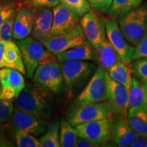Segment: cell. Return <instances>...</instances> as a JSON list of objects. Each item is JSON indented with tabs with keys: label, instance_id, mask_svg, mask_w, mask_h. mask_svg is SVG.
<instances>
[{
	"label": "cell",
	"instance_id": "b9f144b4",
	"mask_svg": "<svg viewBox=\"0 0 147 147\" xmlns=\"http://www.w3.org/2000/svg\"><path fill=\"white\" fill-rule=\"evenodd\" d=\"M1 84H0V93H1Z\"/></svg>",
	"mask_w": 147,
	"mask_h": 147
},
{
	"label": "cell",
	"instance_id": "7c38bea8",
	"mask_svg": "<svg viewBox=\"0 0 147 147\" xmlns=\"http://www.w3.org/2000/svg\"><path fill=\"white\" fill-rule=\"evenodd\" d=\"M87 40L80 24H78L71 32L66 34L53 36L46 41L43 45L49 51L57 55L82 45Z\"/></svg>",
	"mask_w": 147,
	"mask_h": 147
},
{
	"label": "cell",
	"instance_id": "6da1fadb",
	"mask_svg": "<svg viewBox=\"0 0 147 147\" xmlns=\"http://www.w3.org/2000/svg\"><path fill=\"white\" fill-rule=\"evenodd\" d=\"M49 92L36 82H28L23 91L14 97V107L39 118H50L53 105Z\"/></svg>",
	"mask_w": 147,
	"mask_h": 147
},
{
	"label": "cell",
	"instance_id": "484cf974",
	"mask_svg": "<svg viewBox=\"0 0 147 147\" xmlns=\"http://www.w3.org/2000/svg\"><path fill=\"white\" fill-rule=\"evenodd\" d=\"M59 137L61 146L74 147L76 146L78 136L76 127L71 125L67 120L62 119L60 121Z\"/></svg>",
	"mask_w": 147,
	"mask_h": 147
},
{
	"label": "cell",
	"instance_id": "277c9868",
	"mask_svg": "<svg viewBox=\"0 0 147 147\" xmlns=\"http://www.w3.org/2000/svg\"><path fill=\"white\" fill-rule=\"evenodd\" d=\"M59 63L68 95L89 78L96 68L94 63L87 61L63 60L59 61Z\"/></svg>",
	"mask_w": 147,
	"mask_h": 147
},
{
	"label": "cell",
	"instance_id": "4316f807",
	"mask_svg": "<svg viewBox=\"0 0 147 147\" xmlns=\"http://www.w3.org/2000/svg\"><path fill=\"white\" fill-rule=\"evenodd\" d=\"M144 1V0H113L108 14L121 16L139 7Z\"/></svg>",
	"mask_w": 147,
	"mask_h": 147
},
{
	"label": "cell",
	"instance_id": "836d02e7",
	"mask_svg": "<svg viewBox=\"0 0 147 147\" xmlns=\"http://www.w3.org/2000/svg\"><path fill=\"white\" fill-rule=\"evenodd\" d=\"M113 0H88L90 7L93 10L108 13Z\"/></svg>",
	"mask_w": 147,
	"mask_h": 147
},
{
	"label": "cell",
	"instance_id": "d6986e66",
	"mask_svg": "<svg viewBox=\"0 0 147 147\" xmlns=\"http://www.w3.org/2000/svg\"><path fill=\"white\" fill-rule=\"evenodd\" d=\"M4 67H9L19 71L23 75H26V69L19 47L16 42L12 40L5 43L3 53Z\"/></svg>",
	"mask_w": 147,
	"mask_h": 147
},
{
	"label": "cell",
	"instance_id": "ac0fdd59",
	"mask_svg": "<svg viewBox=\"0 0 147 147\" xmlns=\"http://www.w3.org/2000/svg\"><path fill=\"white\" fill-rule=\"evenodd\" d=\"M59 61L78 60L97 62V55L94 47L87 40L82 45L56 55Z\"/></svg>",
	"mask_w": 147,
	"mask_h": 147
},
{
	"label": "cell",
	"instance_id": "e0dca14e",
	"mask_svg": "<svg viewBox=\"0 0 147 147\" xmlns=\"http://www.w3.org/2000/svg\"><path fill=\"white\" fill-rule=\"evenodd\" d=\"M36 11V8L29 5L22 7L18 11L13 24L12 38L21 40L27 38L32 34Z\"/></svg>",
	"mask_w": 147,
	"mask_h": 147
},
{
	"label": "cell",
	"instance_id": "5b68a950",
	"mask_svg": "<svg viewBox=\"0 0 147 147\" xmlns=\"http://www.w3.org/2000/svg\"><path fill=\"white\" fill-rule=\"evenodd\" d=\"M106 100L112 117H127L129 109V91L119 82L110 78L106 70Z\"/></svg>",
	"mask_w": 147,
	"mask_h": 147
},
{
	"label": "cell",
	"instance_id": "1f68e13d",
	"mask_svg": "<svg viewBox=\"0 0 147 147\" xmlns=\"http://www.w3.org/2000/svg\"><path fill=\"white\" fill-rule=\"evenodd\" d=\"M16 13L12 14L6 21L0 25V42H8L11 41L13 33V24Z\"/></svg>",
	"mask_w": 147,
	"mask_h": 147
},
{
	"label": "cell",
	"instance_id": "4fadbf2b",
	"mask_svg": "<svg viewBox=\"0 0 147 147\" xmlns=\"http://www.w3.org/2000/svg\"><path fill=\"white\" fill-rule=\"evenodd\" d=\"M80 25L87 40L95 49L107 38L106 25L102 18L93 11L89 10L82 16Z\"/></svg>",
	"mask_w": 147,
	"mask_h": 147
},
{
	"label": "cell",
	"instance_id": "603a6c76",
	"mask_svg": "<svg viewBox=\"0 0 147 147\" xmlns=\"http://www.w3.org/2000/svg\"><path fill=\"white\" fill-rule=\"evenodd\" d=\"M138 106L147 108V83L133 76L129 93V108Z\"/></svg>",
	"mask_w": 147,
	"mask_h": 147
},
{
	"label": "cell",
	"instance_id": "d6a6232c",
	"mask_svg": "<svg viewBox=\"0 0 147 147\" xmlns=\"http://www.w3.org/2000/svg\"><path fill=\"white\" fill-rule=\"evenodd\" d=\"M14 110V100H0V125L8 121Z\"/></svg>",
	"mask_w": 147,
	"mask_h": 147
},
{
	"label": "cell",
	"instance_id": "8992f818",
	"mask_svg": "<svg viewBox=\"0 0 147 147\" xmlns=\"http://www.w3.org/2000/svg\"><path fill=\"white\" fill-rule=\"evenodd\" d=\"M16 43L19 47L23 57L26 76L28 78H32L47 49L32 36L17 40Z\"/></svg>",
	"mask_w": 147,
	"mask_h": 147
},
{
	"label": "cell",
	"instance_id": "2e32d148",
	"mask_svg": "<svg viewBox=\"0 0 147 147\" xmlns=\"http://www.w3.org/2000/svg\"><path fill=\"white\" fill-rule=\"evenodd\" d=\"M110 139L120 147L131 146L140 136L130 127L127 117H113Z\"/></svg>",
	"mask_w": 147,
	"mask_h": 147
},
{
	"label": "cell",
	"instance_id": "74e56055",
	"mask_svg": "<svg viewBox=\"0 0 147 147\" xmlns=\"http://www.w3.org/2000/svg\"><path fill=\"white\" fill-rule=\"evenodd\" d=\"M16 96H17V94L14 89L9 87H1V93H0V100H14V97Z\"/></svg>",
	"mask_w": 147,
	"mask_h": 147
},
{
	"label": "cell",
	"instance_id": "ffe728a7",
	"mask_svg": "<svg viewBox=\"0 0 147 147\" xmlns=\"http://www.w3.org/2000/svg\"><path fill=\"white\" fill-rule=\"evenodd\" d=\"M0 84L1 87H9L14 89L17 95L26 86L23 74L9 67L0 68Z\"/></svg>",
	"mask_w": 147,
	"mask_h": 147
},
{
	"label": "cell",
	"instance_id": "8d00e7d4",
	"mask_svg": "<svg viewBox=\"0 0 147 147\" xmlns=\"http://www.w3.org/2000/svg\"><path fill=\"white\" fill-rule=\"evenodd\" d=\"M101 146L102 144L93 142L89 139L80 136L78 137L76 144V147H98Z\"/></svg>",
	"mask_w": 147,
	"mask_h": 147
},
{
	"label": "cell",
	"instance_id": "4dcf8cb0",
	"mask_svg": "<svg viewBox=\"0 0 147 147\" xmlns=\"http://www.w3.org/2000/svg\"><path fill=\"white\" fill-rule=\"evenodd\" d=\"M18 5L15 0H0V25L16 13Z\"/></svg>",
	"mask_w": 147,
	"mask_h": 147
},
{
	"label": "cell",
	"instance_id": "5bb4252c",
	"mask_svg": "<svg viewBox=\"0 0 147 147\" xmlns=\"http://www.w3.org/2000/svg\"><path fill=\"white\" fill-rule=\"evenodd\" d=\"M53 12L52 32L54 36L71 32L80 22L78 14L61 3L53 8Z\"/></svg>",
	"mask_w": 147,
	"mask_h": 147
},
{
	"label": "cell",
	"instance_id": "8fae6325",
	"mask_svg": "<svg viewBox=\"0 0 147 147\" xmlns=\"http://www.w3.org/2000/svg\"><path fill=\"white\" fill-rule=\"evenodd\" d=\"M112 122L113 118L108 117L78 125L75 127L78 136L102 144L110 139Z\"/></svg>",
	"mask_w": 147,
	"mask_h": 147
},
{
	"label": "cell",
	"instance_id": "9c48e42d",
	"mask_svg": "<svg viewBox=\"0 0 147 147\" xmlns=\"http://www.w3.org/2000/svg\"><path fill=\"white\" fill-rule=\"evenodd\" d=\"M8 121L11 133L15 130H22L35 136H40L45 133L47 129V124L43 119L22 111L15 107Z\"/></svg>",
	"mask_w": 147,
	"mask_h": 147
},
{
	"label": "cell",
	"instance_id": "e575fe53",
	"mask_svg": "<svg viewBox=\"0 0 147 147\" xmlns=\"http://www.w3.org/2000/svg\"><path fill=\"white\" fill-rule=\"evenodd\" d=\"M143 57H147V32L134 47L133 61Z\"/></svg>",
	"mask_w": 147,
	"mask_h": 147
},
{
	"label": "cell",
	"instance_id": "60d3db41",
	"mask_svg": "<svg viewBox=\"0 0 147 147\" xmlns=\"http://www.w3.org/2000/svg\"><path fill=\"white\" fill-rule=\"evenodd\" d=\"M5 138L3 133L0 132V146H13V145Z\"/></svg>",
	"mask_w": 147,
	"mask_h": 147
},
{
	"label": "cell",
	"instance_id": "d590c367",
	"mask_svg": "<svg viewBox=\"0 0 147 147\" xmlns=\"http://www.w3.org/2000/svg\"><path fill=\"white\" fill-rule=\"evenodd\" d=\"M61 3L60 0H27L25 1L26 5H29L33 8H54Z\"/></svg>",
	"mask_w": 147,
	"mask_h": 147
},
{
	"label": "cell",
	"instance_id": "d4e9b609",
	"mask_svg": "<svg viewBox=\"0 0 147 147\" xmlns=\"http://www.w3.org/2000/svg\"><path fill=\"white\" fill-rule=\"evenodd\" d=\"M60 122L53 120L47 124V131L39 138L41 147H60Z\"/></svg>",
	"mask_w": 147,
	"mask_h": 147
},
{
	"label": "cell",
	"instance_id": "83f0119b",
	"mask_svg": "<svg viewBox=\"0 0 147 147\" xmlns=\"http://www.w3.org/2000/svg\"><path fill=\"white\" fill-rule=\"evenodd\" d=\"M11 134L18 147H41L39 139L32 134L22 130H15Z\"/></svg>",
	"mask_w": 147,
	"mask_h": 147
},
{
	"label": "cell",
	"instance_id": "30bf717a",
	"mask_svg": "<svg viewBox=\"0 0 147 147\" xmlns=\"http://www.w3.org/2000/svg\"><path fill=\"white\" fill-rule=\"evenodd\" d=\"M106 34L108 41L118 55L119 59L131 63L133 61L134 47L130 45L121 32L115 20H109L106 23Z\"/></svg>",
	"mask_w": 147,
	"mask_h": 147
},
{
	"label": "cell",
	"instance_id": "52a82bcc",
	"mask_svg": "<svg viewBox=\"0 0 147 147\" xmlns=\"http://www.w3.org/2000/svg\"><path fill=\"white\" fill-rule=\"evenodd\" d=\"M33 80L48 91L53 93H59L63 89L64 83L60 63L55 62L39 65L35 71Z\"/></svg>",
	"mask_w": 147,
	"mask_h": 147
},
{
	"label": "cell",
	"instance_id": "cb8c5ba5",
	"mask_svg": "<svg viewBox=\"0 0 147 147\" xmlns=\"http://www.w3.org/2000/svg\"><path fill=\"white\" fill-rule=\"evenodd\" d=\"M97 55V63L103 68L108 70L119 59L118 55L107 38L103 40L99 47L95 49Z\"/></svg>",
	"mask_w": 147,
	"mask_h": 147
},
{
	"label": "cell",
	"instance_id": "ab89813d",
	"mask_svg": "<svg viewBox=\"0 0 147 147\" xmlns=\"http://www.w3.org/2000/svg\"><path fill=\"white\" fill-rule=\"evenodd\" d=\"M6 43V42H5ZM5 42H0V68L4 67V62H3V53H4Z\"/></svg>",
	"mask_w": 147,
	"mask_h": 147
},
{
	"label": "cell",
	"instance_id": "44dd1931",
	"mask_svg": "<svg viewBox=\"0 0 147 147\" xmlns=\"http://www.w3.org/2000/svg\"><path fill=\"white\" fill-rule=\"evenodd\" d=\"M130 127L139 136H147V108L144 107L129 108L127 115Z\"/></svg>",
	"mask_w": 147,
	"mask_h": 147
},
{
	"label": "cell",
	"instance_id": "7a4b0ae2",
	"mask_svg": "<svg viewBox=\"0 0 147 147\" xmlns=\"http://www.w3.org/2000/svg\"><path fill=\"white\" fill-rule=\"evenodd\" d=\"M119 25L129 43L135 47L147 32V4L121 16Z\"/></svg>",
	"mask_w": 147,
	"mask_h": 147
},
{
	"label": "cell",
	"instance_id": "7402d4cb",
	"mask_svg": "<svg viewBox=\"0 0 147 147\" xmlns=\"http://www.w3.org/2000/svg\"><path fill=\"white\" fill-rule=\"evenodd\" d=\"M106 71L110 78L122 84L129 91L133 78L131 63L119 60Z\"/></svg>",
	"mask_w": 147,
	"mask_h": 147
},
{
	"label": "cell",
	"instance_id": "f546056e",
	"mask_svg": "<svg viewBox=\"0 0 147 147\" xmlns=\"http://www.w3.org/2000/svg\"><path fill=\"white\" fill-rule=\"evenodd\" d=\"M61 3L70 9L79 16H82L84 14L91 10V7L88 0H60Z\"/></svg>",
	"mask_w": 147,
	"mask_h": 147
},
{
	"label": "cell",
	"instance_id": "ba28073f",
	"mask_svg": "<svg viewBox=\"0 0 147 147\" xmlns=\"http://www.w3.org/2000/svg\"><path fill=\"white\" fill-rule=\"evenodd\" d=\"M112 117L107 103L102 102L73 108L67 115V120L74 127L91 121Z\"/></svg>",
	"mask_w": 147,
	"mask_h": 147
},
{
	"label": "cell",
	"instance_id": "f35d334b",
	"mask_svg": "<svg viewBox=\"0 0 147 147\" xmlns=\"http://www.w3.org/2000/svg\"><path fill=\"white\" fill-rule=\"evenodd\" d=\"M130 147H147V136H140Z\"/></svg>",
	"mask_w": 147,
	"mask_h": 147
},
{
	"label": "cell",
	"instance_id": "3957f363",
	"mask_svg": "<svg viewBox=\"0 0 147 147\" xmlns=\"http://www.w3.org/2000/svg\"><path fill=\"white\" fill-rule=\"evenodd\" d=\"M106 69L98 65L94 74L71 105V109L95 103L106 102Z\"/></svg>",
	"mask_w": 147,
	"mask_h": 147
},
{
	"label": "cell",
	"instance_id": "9a60e30c",
	"mask_svg": "<svg viewBox=\"0 0 147 147\" xmlns=\"http://www.w3.org/2000/svg\"><path fill=\"white\" fill-rule=\"evenodd\" d=\"M36 11L32 36L43 45L54 36L53 34V12L51 8L42 7Z\"/></svg>",
	"mask_w": 147,
	"mask_h": 147
},
{
	"label": "cell",
	"instance_id": "7bdbcfd3",
	"mask_svg": "<svg viewBox=\"0 0 147 147\" xmlns=\"http://www.w3.org/2000/svg\"><path fill=\"white\" fill-rule=\"evenodd\" d=\"M25 1H27V0H25Z\"/></svg>",
	"mask_w": 147,
	"mask_h": 147
},
{
	"label": "cell",
	"instance_id": "f1b7e54d",
	"mask_svg": "<svg viewBox=\"0 0 147 147\" xmlns=\"http://www.w3.org/2000/svg\"><path fill=\"white\" fill-rule=\"evenodd\" d=\"M131 66L133 76L140 81L147 83V57L132 61Z\"/></svg>",
	"mask_w": 147,
	"mask_h": 147
}]
</instances>
